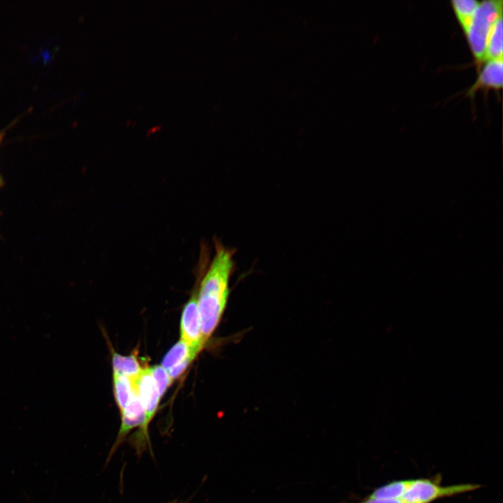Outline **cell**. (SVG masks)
<instances>
[{
    "instance_id": "13",
    "label": "cell",
    "mask_w": 503,
    "mask_h": 503,
    "mask_svg": "<svg viewBox=\"0 0 503 503\" xmlns=\"http://www.w3.org/2000/svg\"><path fill=\"white\" fill-rule=\"evenodd\" d=\"M480 1L476 0H452V8L463 32L467 29L472 17Z\"/></svg>"
},
{
    "instance_id": "6",
    "label": "cell",
    "mask_w": 503,
    "mask_h": 503,
    "mask_svg": "<svg viewBox=\"0 0 503 503\" xmlns=\"http://www.w3.org/2000/svg\"><path fill=\"white\" fill-rule=\"evenodd\" d=\"M197 354L195 350L180 339L165 355L161 366L173 381L186 370Z\"/></svg>"
},
{
    "instance_id": "14",
    "label": "cell",
    "mask_w": 503,
    "mask_h": 503,
    "mask_svg": "<svg viewBox=\"0 0 503 503\" xmlns=\"http://www.w3.org/2000/svg\"><path fill=\"white\" fill-rule=\"evenodd\" d=\"M149 370L161 398L173 381L161 365L152 366L149 367Z\"/></svg>"
},
{
    "instance_id": "15",
    "label": "cell",
    "mask_w": 503,
    "mask_h": 503,
    "mask_svg": "<svg viewBox=\"0 0 503 503\" xmlns=\"http://www.w3.org/2000/svg\"><path fill=\"white\" fill-rule=\"evenodd\" d=\"M357 503H402L400 499L397 500H374L365 498L364 500Z\"/></svg>"
},
{
    "instance_id": "16",
    "label": "cell",
    "mask_w": 503,
    "mask_h": 503,
    "mask_svg": "<svg viewBox=\"0 0 503 503\" xmlns=\"http://www.w3.org/2000/svg\"><path fill=\"white\" fill-rule=\"evenodd\" d=\"M3 137V133L0 131V142L1 141L2 138ZM3 184L2 178L0 175V186Z\"/></svg>"
},
{
    "instance_id": "10",
    "label": "cell",
    "mask_w": 503,
    "mask_h": 503,
    "mask_svg": "<svg viewBox=\"0 0 503 503\" xmlns=\"http://www.w3.org/2000/svg\"><path fill=\"white\" fill-rule=\"evenodd\" d=\"M497 59H502V15L497 19L492 27L482 65L488 61Z\"/></svg>"
},
{
    "instance_id": "5",
    "label": "cell",
    "mask_w": 503,
    "mask_h": 503,
    "mask_svg": "<svg viewBox=\"0 0 503 503\" xmlns=\"http://www.w3.org/2000/svg\"><path fill=\"white\" fill-rule=\"evenodd\" d=\"M131 380L145 409L147 428L149 423L156 411L161 396L149 367L143 368L140 373Z\"/></svg>"
},
{
    "instance_id": "11",
    "label": "cell",
    "mask_w": 503,
    "mask_h": 503,
    "mask_svg": "<svg viewBox=\"0 0 503 503\" xmlns=\"http://www.w3.org/2000/svg\"><path fill=\"white\" fill-rule=\"evenodd\" d=\"M112 368L113 374L129 379L136 377L143 369L134 354L122 356L117 353L112 354Z\"/></svg>"
},
{
    "instance_id": "12",
    "label": "cell",
    "mask_w": 503,
    "mask_h": 503,
    "mask_svg": "<svg viewBox=\"0 0 503 503\" xmlns=\"http://www.w3.org/2000/svg\"><path fill=\"white\" fill-rule=\"evenodd\" d=\"M113 388L117 404L122 411L135 392L131 379L113 374Z\"/></svg>"
},
{
    "instance_id": "2",
    "label": "cell",
    "mask_w": 503,
    "mask_h": 503,
    "mask_svg": "<svg viewBox=\"0 0 503 503\" xmlns=\"http://www.w3.org/2000/svg\"><path fill=\"white\" fill-rule=\"evenodd\" d=\"M502 0L480 1L464 32L478 69L482 66L488 38L497 19L502 15Z\"/></svg>"
},
{
    "instance_id": "9",
    "label": "cell",
    "mask_w": 503,
    "mask_h": 503,
    "mask_svg": "<svg viewBox=\"0 0 503 503\" xmlns=\"http://www.w3.org/2000/svg\"><path fill=\"white\" fill-rule=\"evenodd\" d=\"M414 479L399 480L390 482L376 488L365 498L374 500L400 499L409 489Z\"/></svg>"
},
{
    "instance_id": "8",
    "label": "cell",
    "mask_w": 503,
    "mask_h": 503,
    "mask_svg": "<svg viewBox=\"0 0 503 503\" xmlns=\"http://www.w3.org/2000/svg\"><path fill=\"white\" fill-rule=\"evenodd\" d=\"M121 414L122 423L119 437L124 436L131 429L138 426L140 427L141 430L145 434L147 432L146 414L136 391L132 398L126 407L121 411Z\"/></svg>"
},
{
    "instance_id": "3",
    "label": "cell",
    "mask_w": 503,
    "mask_h": 503,
    "mask_svg": "<svg viewBox=\"0 0 503 503\" xmlns=\"http://www.w3.org/2000/svg\"><path fill=\"white\" fill-rule=\"evenodd\" d=\"M481 487L474 483L440 486L430 479H414L409 489L400 498L402 503H430L436 500L473 491Z\"/></svg>"
},
{
    "instance_id": "4",
    "label": "cell",
    "mask_w": 503,
    "mask_h": 503,
    "mask_svg": "<svg viewBox=\"0 0 503 503\" xmlns=\"http://www.w3.org/2000/svg\"><path fill=\"white\" fill-rule=\"evenodd\" d=\"M180 339L198 353L205 344L198 305V288L184 307L180 321Z\"/></svg>"
},
{
    "instance_id": "7",
    "label": "cell",
    "mask_w": 503,
    "mask_h": 503,
    "mask_svg": "<svg viewBox=\"0 0 503 503\" xmlns=\"http://www.w3.org/2000/svg\"><path fill=\"white\" fill-rule=\"evenodd\" d=\"M479 68L475 82L467 90L466 95L474 97L479 90H500L502 87V59L488 61Z\"/></svg>"
},
{
    "instance_id": "1",
    "label": "cell",
    "mask_w": 503,
    "mask_h": 503,
    "mask_svg": "<svg viewBox=\"0 0 503 503\" xmlns=\"http://www.w3.org/2000/svg\"><path fill=\"white\" fill-rule=\"evenodd\" d=\"M214 255L205 264L198 289V305L204 343L217 327L226 308L229 293V282L234 272L235 250L214 240ZM210 260V259H209Z\"/></svg>"
}]
</instances>
